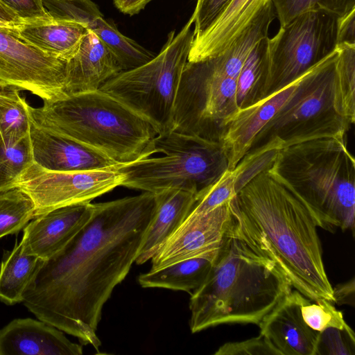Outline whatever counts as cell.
<instances>
[{
  "label": "cell",
  "mask_w": 355,
  "mask_h": 355,
  "mask_svg": "<svg viewBox=\"0 0 355 355\" xmlns=\"http://www.w3.org/2000/svg\"><path fill=\"white\" fill-rule=\"evenodd\" d=\"M157 203L156 193L144 192L93 204L82 229L39 261L21 302L37 319L99 353L103 307L135 261Z\"/></svg>",
  "instance_id": "1"
},
{
  "label": "cell",
  "mask_w": 355,
  "mask_h": 355,
  "mask_svg": "<svg viewBox=\"0 0 355 355\" xmlns=\"http://www.w3.org/2000/svg\"><path fill=\"white\" fill-rule=\"evenodd\" d=\"M269 167L231 199L232 230L254 251L274 261L304 297L334 303L318 224L304 201Z\"/></svg>",
  "instance_id": "2"
},
{
  "label": "cell",
  "mask_w": 355,
  "mask_h": 355,
  "mask_svg": "<svg viewBox=\"0 0 355 355\" xmlns=\"http://www.w3.org/2000/svg\"><path fill=\"white\" fill-rule=\"evenodd\" d=\"M291 288L282 269L250 248L232 226L207 277L191 295V331L225 324H259Z\"/></svg>",
  "instance_id": "3"
},
{
  "label": "cell",
  "mask_w": 355,
  "mask_h": 355,
  "mask_svg": "<svg viewBox=\"0 0 355 355\" xmlns=\"http://www.w3.org/2000/svg\"><path fill=\"white\" fill-rule=\"evenodd\" d=\"M30 121L89 146L123 165L150 157L157 135L146 119L109 94L96 89L28 105Z\"/></svg>",
  "instance_id": "4"
},
{
  "label": "cell",
  "mask_w": 355,
  "mask_h": 355,
  "mask_svg": "<svg viewBox=\"0 0 355 355\" xmlns=\"http://www.w3.org/2000/svg\"><path fill=\"white\" fill-rule=\"evenodd\" d=\"M268 170L304 201L318 227L354 234L355 161L346 137H322L283 148Z\"/></svg>",
  "instance_id": "5"
},
{
  "label": "cell",
  "mask_w": 355,
  "mask_h": 355,
  "mask_svg": "<svg viewBox=\"0 0 355 355\" xmlns=\"http://www.w3.org/2000/svg\"><path fill=\"white\" fill-rule=\"evenodd\" d=\"M336 50L298 78L296 87L254 139V155L322 137H346L354 123L338 94Z\"/></svg>",
  "instance_id": "6"
},
{
  "label": "cell",
  "mask_w": 355,
  "mask_h": 355,
  "mask_svg": "<svg viewBox=\"0 0 355 355\" xmlns=\"http://www.w3.org/2000/svg\"><path fill=\"white\" fill-rule=\"evenodd\" d=\"M152 150L164 155L119 166L121 186L153 193L183 189L198 198L229 171L220 142L171 130L154 138Z\"/></svg>",
  "instance_id": "7"
},
{
  "label": "cell",
  "mask_w": 355,
  "mask_h": 355,
  "mask_svg": "<svg viewBox=\"0 0 355 355\" xmlns=\"http://www.w3.org/2000/svg\"><path fill=\"white\" fill-rule=\"evenodd\" d=\"M193 21L191 15L179 33L171 31L151 60L119 72L99 88L146 119L157 135L171 130L175 99L195 36Z\"/></svg>",
  "instance_id": "8"
},
{
  "label": "cell",
  "mask_w": 355,
  "mask_h": 355,
  "mask_svg": "<svg viewBox=\"0 0 355 355\" xmlns=\"http://www.w3.org/2000/svg\"><path fill=\"white\" fill-rule=\"evenodd\" d=\"M239 110L236 80L223 74L211 58L187 61L178 85L171 130L221 143Z\"/></svg>",
  "instance_id": "9"
},
{
  "label": "cell",
  "mask_w": 355,
  "mask_h": 355,
  "mask_svg": "<svg viewBox=\"0 0 355 355\" xmlns=\"http://www.w3.org/2000/svg\"><path fill=\"white\" fill-rule=\"evenodd\" d=\"M338 17L320 8L309 10L268 37L262 99L297 80L336 50Z\"/></svg>",
  "instance_id": "10"
},
{
  "label": "cell",
  "mask_w": 355,
  "mask_h": 355,
  "mask_svg": "<svg viewBox=\"0 0 355 355\" xmlns=\"http://www.w3.org/2000/svg\"><path fill=\"white\" fill-rule=\"evenodd\" d=\"M17 28L0 26V80L43 101L65 96L67 61L35 47L19 35Z\"/></svg>",
  "instance_id": "11"
},
{
  "label": "cell",
  "mask_w": 355,
  "mask_h": 355,
  "mask_svg": "<svg viewBox=\"0 0 355 355\" xmlns=\"http://www.w3.org/2000/svg\"><path fill=\"white\" fill-rule=\"evenodd\" d=\"M85 171H51L33 163L16 184L33 200L35 216L67 205L91 202L121 186L123 175L118 167Z\"/></svg>",
  "instance_id": "12"
},
{
  "label": "cell",
  "mask_w": 355,
  "mask_h": 355,
  "mask_svg": "<svg viewBox=\"0 0 355 355\" xmlns=\"http://www.w3.org/2000/svg\"><path fill=\"white\" fill-rule=\"evenodd\" d=\"M230 200L206 214L188 215L151 258L150 270L218 250L234 221Z\"/></svg>",
  "instance_id": "13"
},
{
  "label": "cell",
  "mask_w": 355,
  "mask_h": 355,
  "mask_svg": "<svg viewBox=\"0 0 355 355\" xmlns=\"http://www.w3.org/2000/svg\"><path fill=\"white\" fill-rule=\"evenodd\" d=\"M92 209L93 203H80L58 207L35 216L24 229L21 239L24 253L41 260L51 257L86 224Z\"/></svg>",
  "instance_id": "14"
},
{
  "label": "cell",
  "mask_w": 355,
  "mask_h": 355,
  "mask_svg": "<svg viewBox=\"0 0 355 355\" xmlns=\"http://www.w3.org/2000/svg\"><path fill=\"white\" fill-rule=\"evenodd\" d=\"M29 137L33 163L48 171H85L120 165L89 146L38 127L31 121Z\"/></svg>",
  "instance_id": "15"
},
{
  "label": "cell",
  "mask_w": 355,
  "mask_h": 355,
  "mask_svg": "<svg viewBox=\"0 0 355 355\" xmlns=\"http://www.w3.org/2000/svg\"><path fill=\"white\" fill-rule=\"evenodd\" d=\"M302 296L297 290L291 291L259 324L260 334L279 355H314L319 331L302 318Z\"/></svg>",
  "instance_id": "16"
},
{
  "label": "cell",
  "mask_w": 355,
  "mask_h": 355,
  "mask_svg": "<svg viewBox=\"0 0 355 355\" xmlns=\"http://www.w3.org/2000/svg\"><path fill=\"white\" fill-rule=\"evenodd\" d=\"M40 320L17 318L0 330V355H80L82 345Z\"/></svg>",
  "instance_id": "17"
},
{
  "label": "cell",
  "mask_w": 355,
  "mask_h": 355,
  "mask_svg": "<svg viewBox=\"0 0 355 355\" xmlns=\"http://www.w3.org/2000/svg\"><path fill=\"white\" fill-rule=\"evenodd\" d=\"M298 80V79H297ZM297 80L256 103L239 110L227 123L221 144L232 171L261 129L294 91Z\"/></svg>",
  "instance_id": "18"
},
{
  "label": "cell",
  "mask_w": 355,
  "mask_h": 355,
  "mask_svg": "<svg viewBox=\"0 0 355 355\" xmlns=\"http://www.w3.org/2000/svg\"><path fill=\"white\" fill-rule=\"evenodd\" d=\"M121 71L111 51L87 29L76 53L67 61L64 93L66 96L98 89Z\"/></svg>",
  "instance_id": "19"
},
{
  "label": "cell",
  "mask_w": 355,
  "mask_h": 355,
  "mask_svg": "<svg viewBox=\"0 0 355 355\" xmlns=\"http://www.w3.org/2000/svg\"><path fill=\"white\" fill-rule=\"evenodd\" d=\"M270 1L232 0L212 24L193 39L188 61H198L222 53Z\"/></svg>",
  "instance_id": "20"
},
{
  "label": "cell",
  "mask_w": 355,
  "mask_h": 355,
  "mask_svg": "<svg viewBox=\"0 0 355 355\" xmlns=\"http://www.w3.org/2000/svg\"><path fill=\"white\" fill-rule=\"evenodd\" d=\"M156 194L157 207L135 261L138 265L151 259L185 220L197 200L195 193L183 189H168Z\"/></svg>",
  "instance_id": "21"
},
{
  "label": "cell",
  "mask_w": 355,
  "mask_h": 355,
  "mask_svg": "<svg viewBox=\"0 0 355 355\" xmlns=\"http://www.w3.org/2000/svg\"><path fill=\"white\" fill-rule=\"evenodd\" d=\"M19 35L44 53L68 61L76 53L87 29L75 22L54 21L24 23L17 28Z\"/></svg>",
  "instance_id": "22"
},
{
  "label": "cell",
  "mask_w": 355,
  "mask_h": 355,
  "mask_svg": "<svg viewBox=\"0 0 355 355\" xmlns=\"http://www.w3.org/2000/svg\"><path fill=\"white\" fill-rule=\"evenodd\" d=\"M220 248L202 256L184 259L156 270H150L141 274L138 282L144 288L182 291L191 295L205 281Z\"/></svg>",
  "instance_id": "23"
},
{
  "label": "cell",
  "mask_w": 355,
  "mask_h": 355,
  "mask_svg": "<svg viewBox=\"0 0 355 355\" xmlns=\"http://www.w3.org/2000/svg\"><path fill=\"white\" fill-rule=\"evenodd\" d=\"M275 17L271 1L259 12L226 50L211 58L216 67L225 76L236 80L253 48L263 38L268 37L269 27Z\"/></svg>",
  "instance_id": "24"
},
{
  "label": "cell",
  "mask_w": 355,
  "mask_h": 355,
  "mask_svg": "<svg viewBox=\"0 0 355 355\" xmlns=\"http://www.w3.org/2000/svg\"><path fill=\"white\" fill-rule=\"evenodd\" d=\"M40 259L23 252L21 241L13 248L4 251L0 266V300L8 305L21 302Z\"/></svg>",
  "instance_id": "25"
},
{
  "label": "cell",
  "mask_w": 355,
  "mask_h": 355,
  "mask_svg": "<svg viewBox=\"0 0 355 355\" xmlns=\"http://www.w3.org/2000/svg\"><path fill=\"white\" fill-rule=\"evenodd\" d=\"M268 39L263 38L246 58L236 79V103L239 110L262 99L268 73Z\"/></svg>",
  "instance_id": "26"
},
{
  "label": "cell",
  "mask_w": 355,
  "mask_h": 355,
  "mask_svg": "<svg viewBox=\"0 0 355 355\" xmlns=\"http://www.w3.org/2000/svg\"><path fill=\"white\" fill-rule=\"evenodd\" d=\"M88 30L94 32L111 51L122 71L143 65L156 55L123 35L114 23L107 21L103 16L98 17Z\"/></svg>",
  "instance_id": "27"
},
{
  "label": "cell",
  "mask_w": 355,
  "mask_h": 355,
  "mask_svg": "<svg viewBox=\"0 0 355 355\" xmlns=\"http://www.w3.org/2000/svg\"><path fill=\"white\" fill-rule=\"evenodd\" d=\"M17 88L0 93V139L13 145L29 135L28 104Z\"/></svg>",
  "instance_id": "28"
},
{
  "label": "cell",
  "mask_w": 355,
  "mask_h": 355,
  "mask_svg": "<svg viewBox=\"0 0 355 355\" xmlns=\"http://www.w3.org/2000/svg\"><path fill=\"white\" fill-rule=\"evenodd\" d=\"M35 217V205L19 187L0 192V239L17 233Z\"/></svg>",
  "instance_id": "29"
},
{
  "label": "cell",
  "mask_w": 355,
  "mask_h": 355,
  "mask_svg": "<svg viewBox=\"0 0 355 355\" xmlns=\"http://www.w3.org/2000/svg\"><path fill=\"white\" fill-rule=\"evenodd\" d=\"M33 163L29 135L13 145L0 139V192L16 187L21 174Z\"/></svg>",
  "instance_id": "30"
},
{
  "label": "cell",
  "mask_w": 355,
  "mask_h": 355,
  "mask_svg": "<svg viewBox=\"0 0 355 355\" xmlns=\"http://www.w3.org/2000/svg\"><path fill=\"white\" fill-rule=\"evenodd\" d=\"M42 3L52 20L78 23L87 29L103 16L92 0H42Z\"/></svg>",
  "instance_id": "31"
},
{
  "label": "cell",
  "mask_w": 355,
  "mask_h": 355,
  "mask_svg": "<svg viewBox=\"0 0 355 355\" xmlns=\"http://www.w3.org/2000/svg\"><path fill=\"white\" fill-rule=\"evenodd\" d=\"M338 94L349 117L355 121V44L336 46Z\"/></svg>",
  "instance_id": "32"
},
{
  "label": "cell",
  "mask_w": 355,
  "mask_h": 355,
  "mask_svg": "<svg viewBox=\"0 0 355 355\" xmlns=\"http://www.w3.org/2000/svg\"><path fill=\"white\" fill-rule=\"evenodd\" d=\"M313 302L304 295L301 299L302 318L311 329L320 332L331 327L342 329L349 326L343 313L335 308L334 303L325 299Z\"/></svg>",
  "instance_id": "33"
},
{
  "label": "cell",
  "mask_w": 355,
  "mask_h": 355,
  "mask_svg": "<svg viewBox=\"0 0 355 355\" xmlns=\"http://www.w3.org/2000/svg\"><path fill=\"white\" fill-rule=\"evenodd\" d=\"M239 191L234 171H227L207 191L197 198L189 216L206 214L230 200Z\"/></svg>",
  "instance_id": "34"
},
{
  "label": "cell",
  "mask_w": 355,
  "mask_h": 355,
  "mask_svg": "<svg viewBox=\"0 0 355 355\" xmlns=\"http://www.w3.org/2000/svg\"><path fill=\"white\" fill-rule=\"evenodd\" d=\"M355 335L349 326L328 327L319 332L314 355H354Z\"/></svg>",
  "instance_id": "35"
},
{
  "label": "cell",
  "mask_w": 355,
  "mask_h": 355,
  "mask_svg": "<svg viewBox=\"0 0 355 355\" xmlns=\"http://www.w3.org/2000/svg\"><path fill=\"white\" fill-rule=\"evenodd\" d=\"M280 26L309 10L323 9L330 12L332 0H271Z\"/></svg>",
  "instance_id": "36"
},
{
  "label": "cell",
  "mask_w": 355,
  "mask_h": 355,
  "mask_svg": "<svg viewBox=\"0 0 355 355\" xmlns=\"http://www.w3.org/2000/svg\"><path fill=\"white\" fill-rule=\"evenodd\" d=\"M215 355H279L265 337L258 336L245 340L230 342L221 345Z\"/></svg>",
  "instance_id": "37"
},
{
  "label": "cell",
  "mask_w": 355,
  "mask_h": 355,
  "mask_svg": "<svg viewBox=\"0 0 355 355\" xmlns=\"http://www.w3.org/2000/svg\"><path fill=\"white\" fill-rule=\"evenodd\" d=\"M232 0H197L192 15L194 38L202 35L217 19Z\"/></svg>",
  "instance_id": "38"
},
{
  "label": "cell",
  "mask_w": 355,
  "mask_h": 355,
  "mask_svg": "<svg viewBox=\"0 0 355 355\" xmlns=\"http://www.w3.org/2000/svg\"><path fill=\"white\" fill-rule=\"evenodd\" d=\"M0 2L14 12L24 24L52 21L44 8L42 0H0Z\"/></svg>",
  "instance_id": "39"
},
{
  "label": "cell",
  "mask_w": 355,
  "mask_h": 355,
  "mask_svg": "<svg viewBox=\"0 0 355 355\" xmlns=\"http://www.w3.org/2000/svg\"><path fill=\"white\" fill-rule=\"evenodd\" d=\"M337 40L338 44H355V10L338 17Z\"/></svg>",
  "instance_id": "40"
},
{
  "label": "cell",
  "mask_w": 355,
  "mask_h": 355,
  "mask_svg": "<svg viewBox=\"0 0 355 355\" xmlns=\"http://www.w3.org/2000/svg\"><path fill=\"white\" fill-rule=\"evenodd\" d=\"M354 278L351 280L337 284L333 288L334 303L338 305H354Z\"/></svg>",
  "instance_id": "41"
},
{
  "label": "cell",
  "mask_w": 355,
  "mask_h": 355,
  "mask_svg": "<svg viewBox=\"0 0 355 355\" xmlns=\"http://www.w3.org/2000/svg\"><path fill=\"white\" fill-rule=\"evenodd\" d=\"M151 0H114L115 6L123 13L133 15L141 10Z\"/></svg>",
  "instance_id": "42"
},
{
  "label": "cell",
  "mask_w": 355,
  "mask_h": 355,
  "mask_svg": "<svg viewBox=\"0 0 355 355\" xmlns=\"http://www.w3.org/2000/svg\"><path fill=\"white\" fill-rule=\"evenodd\" d=\"M355 10V0H332L330 12L343 17Z\"/></svg>",
  "instance_id": "43"
},
{
  "label": "cell",
  "mask_w": 355,
  "mask_h": 355,
  "mask_svg": "<svg viewBox=\"0 0 355 355\" xmlns=\"http://www.w3.org/2000/svg\"><path fill=\"white\" fill-rule=\"evenodd\" d=\"M0 22L10 27H19L23 21L10 10L0 2Z\"/></svg>",
  "instance_id": "44"
},
{
  "label": "cell",
  "mask_w": 355,
  "mask_h": 355,
  "mask_svg": "<svg viewBox=\"0 0 355 355\" xmlns=\"http://www.w3.org/2000/svg\"><path fill=\"white\" fill-rule=\"evenodd\" d=\"M15 88L16 87L8 85L0 80V93L10 91Z\"/></svg>",
  "instance_id": "45"
}]
</instances>
